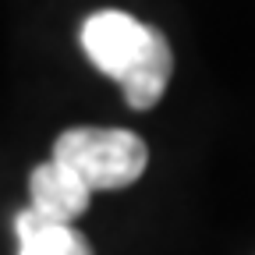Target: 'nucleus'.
<instances>
[{"label":"nucleus","instance_id":"obj_1","mask_svg":"<svg viewBox=\"0 0 255 255\" xmlns=\"http://www.w3.org/2000/svg\"><path fill=\"white\" fill-rule=\"evenodd\" d=\"M82 50L107 78H114L124 89V100L131 110L156 107L174 71L167 36L128 11L89 14L82 25Z\"/></svg>","mask_w":255,"mask_h":255},{"label":"nucleus","instance_id":"obj_2","mask_svg":"<svg viewBox=\"0 0 255 255\" xmlns=\"http://www.w3.org/2000/svg\"><path fill=\"white\" fill-rule=\"evenodd\" d=\"M50 159L68 167L89 191H117L142 177L149 149L124 128H68L53 142Z\"/></svg>","mask_w":255,"mask_h":255},{"label":"nucleus","instance_id":"obj_3","mask_svg":"<svg viewBox=\"0 0 255 255\" xmlns=\"http://www.w3.org/2000/svg\"><path fill=\"white\" fill-rule=\"evenodd\" d=\"M28 199H32V213L39 220H50V223H71L89 209V199L92 191L68 170L60 167L57 159H46L36 170L28 174Z\"/></svg>","mask_w":255,"mask_h":255},{"label":"nucleus","instance_id":"obj_4","mask_svg":"<svg viewBox=\"0 0 255 255\" xmlns=\"http://www.w3.org/2000/svg\"><path fill=\"white\" fill-rule=\"evenodd\" d=\"M14 234H18V255H92L89 241L75 227L39 220L32 209H21L14 216Z\"/></svg>","mask_w":255,"mask_h":255}]
</instances>
